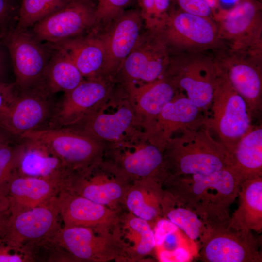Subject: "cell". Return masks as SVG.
Here are the masks:
<instances>
[{"mask_svg":"<svg viewBox=\"0 0 262 262\" xmlns=\"http://www.w3.org/2000/svg\"><path fill=\"white\" fill-rule=\"evenodd\" d=\"M177 200L193 210L208 228L229 226V208L242 181L229 168L208 174L168 175L164 182Z\"/></svg>","mask_w":262,"mask_h":262,"instance_id":"cell-1","label":"cell"},{"mask_svg":"<svg viewBox=\"0 0 262 262\" xmlns=\"http://www.w3.org/2000/svg\"><path fill=\"white\" fill-rule=\"evenodd\" d=\"M210 131L205 126L184 129L169 140L163 151L168 175L208 174L229 168L227 150Z\"/></svg>","mask_w":262,"mask_h":262,"instance_id":"cell-2","label":"cell"},{"mask_svg":"<svg viewBox=\"0 0 262 262\" xmlns=\"http://www.w3.org/2000/svg\"><path fill=\"white\" fill-rule=\"evenodd\" d=\"M210 108L204 125L216 132L229 154L254 125L245 101L219 67Z\"/></svg>","mask_w":262,"mask_h":262,"instance_id":"cell-3","label":"cell"},{"mask_svg":"<svg viewBox=\"0 0 262 262\" xmlns=\"http://www.w3.org/2000/svg\"><path fill=\"white\" fill-rule=\"evenodd\" d=\"M68 127L84 133L106 146L142 131L128 94L121 86L97 108Z\"/></svg>","mask_w":262,"mask_h":262,"instance_id":"cell-4","label":"cell"},{"mask_svg":"<svg viewBox=\"0 0 262 262\" xmlns=\"http://www.w3.org/2000/svg\"><path fill=\"white\" fill-rule=\"evenodd\" d=\"M20 138L35 139L45 145L70 174L84 172L101 162L107 146L70 127L32 131Z\"/></svg>","mask_w":262,"mask_h":262,"instance_id":"cell-5","label":"cell"},{"mask_svg":"<svg viewBox=\"0 0 262 262\" xmlns=\"http://www.w3.org/2000/svg\"><path fill=\"white\" fill-rule=\"evenodd\" d=\"M105 155L127 180L147 179L160 183L168 176L163 152L147 140L141 131L107 146Z\"/></svg>","mask_w":262,"mask_h":262,"instance_id":"cell-6","label":"cell"},{"mask_svg":"<svg viewBox=\"0 0 262 262\" xmlns=\"http://www.w3.org/2000/svg\"><path fill=\"white\" fill-rule=\"evenodd\" d=\"M159 32H142L135 47L123 61L115 78L124 88L136 87L163 77L170 57Z\"/></svg>","mask_w":262,"mask_h":262,"instance_id":"cell-7","label":"cell"},{"mask_svg":"<svg viewBox=\"0 0 262 262\" xmlns=\"http://www.w3.org/2000/svg\"><path fill=\"white\" fill-rule=\"evenodd\" d=\"M218 72L216 61L198 53H186L170 58L164 76L205 111L211 105Z\"/></svg>","mask_w":262,"mask_h":262,"instance_id":"cell-8","label":"cell"},{"mask_svg":"<svg viewBox=\"0 0 262 262\" xmlns=\"http://www.w3.org/2000/svg\"><path fill=\"white\" fill-rule=\"evenodd\" d=\"M11 60L18 90L44 84L45 71L54 51L52 45L42 43L28 30L15 28L2 39Z\"/></svg>","mask_w":262,"mask_h":262,"instance_id":"cell-9","label":"cell"},{"mask_svg":"<svg viewBox=\"0 0 262 262\" xmlns=\"http://www.w3.org/2000/svg\"><path fill=\"white\" fill-rule=\"evenodd\" d=\"M56 104L45 83L18 89L7 110L0 116V127L16 138L28 131L47 128Z\"/></svg>","mask_w":262,"mask_h":262,"instance_id":"cell-10","label":"cell"},{"mask_svg":"<svg viewBox=\"0 0 262 262\" xmlns=\"http://www.w3.org/2000/svg\"><path fill=\"white\" fill-rule=\"evenodd\" d=\"M219 38L227 41L231 51L262 58L261 5L255 0H238L219 15Z\"/></svg>","mask_w":262,"mask_h":262,"instance_id":"cell-11","label":"cell"},{"mask_svg":"<svg viewBox=\"0 0 262 262\" xmlns=\"http://www.w3.org/2000/svg\"><path fill=\"white\" fill-rule=\"evenodd\" d=\"M108 228L64 226L52 237V241L75 258L84 261L104 262L116 259L126 252L120 236Z\"/></svg>","mask_w":262,"mask_h":262,"instance_id":"cell-12","label":"cell"},{"mask_svg":"<svg viewBox=\"0 0 262 262\" xmlns=\"http://www.w3.org/2000/svg\"><path fill=\"white\" fill-rule=\"evenodd\" d=\"M168 48L186 53H198L219 44L217 25L210 18L185 12L171 11L159 32Z\"/></svg>","mask_w":262,"mask_h":262,"instance_id":"cell-13","label":"cell"},{"mask_svg":"<svg viewBox=\"0 0 262 262\" xmlns=\"http://www.w3.org/2000/svg\"><path fill=\"white\" fill-rule=\"evenodd\" d=\"M96 4L91 0L69 2L37 22L32 33L41 42L56 45L78 37L97 24Z\"/></svg>","mask_w":262,"mask_h":262,"instance_id":"cell-14","label":"cell"},{"mask_svg":"<svg viewBox=\"0 0 262 262\" xmlns=\"http://www.w3.org/2000/svg\"><path fill=\"white\" fill-rule=\"evenodd\" d=\"M127 180L109 161L103 159L82 173L73 174L66 180V189L107 207L125 199Z\"/></svg>","mask_w":262,"mask_h":262,"instance_id":"cell-15","label":"cell"},{"mask_svg":"<svg viewBox=\"0 0 262 262\" xmlns=\"http://www.w3.org/2000/svg\"><path fill=\"white\" fill-rule=\"evenodd\" d=\"M115 81L112 76L84 79L64 93L47 128L68 127L79 122L112 94Z\"/></svg>","mask_w":262,"mask_h":262,"instance_id":"cell-16","label":"cell"},{"mask_svg":"<svg viewBox=\"0 0 262 262\" xmlns=\"http://www.w3.org/2000/svg\"><path fill=\"white\" fill-rule=\"evenodd\" d=\"M200 245L205 262H261L258 240L252 231L229 227L207 228Z\"/></svg>","mask_w":262,"mask_h":262,"instance_id":"cell-17","label":"cell"},{"mask_svg":"<svg viewBox=\"0 0 262 262\" xmlns=\"http://www.w3.org/2000/svg\"><path fill=\"white\" fill-rule=\"evenodd\" d=\"M205 117L202 110L178 91L142 132L147 140L163 152L175 132L198 129L204 126Z\"/></svg>","mask_w":262,"mask_h":262,"instance_id":"cell-18","label":"cell"},{"mask_svg":"<svg viewBox=\"0 0 262 262\" xmlns=\"http://www.w3.org/2000/svg\"><path fill=\"white\" fill-rule=\"evenodd\" d=\"M261 58L231 51L216 61L244 99L252 119L259 115L262 110Z\"/></svg>","mask_w":262,"mask_h":262,"instance_id":"cell-19","label":"cell"},{"mask_svg":"<svg viewBox=\"0 0 262 262\" xmlns=\"http://www.w3.org/2000/svg\"><path fill=\"white\" fill-rule=\"evenodd\" d=\"M60 209L57 196L9 217L3 235L7 245L15 248L26 242L52 237L59 229Z\"/></svg>","mask_w":262,"mask_h":262,"instance_id":"cell-20","label":"cell"},{"mask_svg":"<svg viewBox=\"0 0 262 262\" xmlns=\"http://www.w3.org/2000/svg\"><path fill=\"white\" fill-rule=\"evenodd\" d=\"M112 21L101 35L105 51L103 74L114 78L136 44L142 33L143 21L139 10L133 9L125 10Z\"/></svg>","mask_w":262,"mask_h":262,"instance_id":"cell-21","label":"cell"},{"mask_svg":"<svg viewBox=\"0 0 262 262\" xmlns=\"http://www.w3.org/2000/svg\"><path fill=\"white\" fill-rule=\"evenodd\" d=\"M66 178L30 177L16 173L7 183L11 215L33 208L55 196Z\"/></svg>","mask_w":262,"mask_h":262,"instance_id":"cell-22","label":"cell"},{"mask_svg":"<svg viewBox=\"0 0 262 262\" xmlns=\"http://www.w3.org/2000/svg\"><path fill=\"white\" fill-rule=\"evenodd\" d=\"M57 198L64 226L109 228L115 225V211L67 189H62Z\"/></svg>","mask_w":262,"mask_h":262,"instance_id":"cell-23","label":"cell"},{"mask_svg":"<svg viewBox=\"0 0 262 262\" xmlns=\"http://www.w3.org/2000/svg\"><path fill=\"white\" fill-rule=\"evenodd\" d=\"M123 88L128 94L142 131L179 91L165 76L142 85Z\"/></svg>","mask_w":262,"mask_h":262,"instance_id":"cell-24","label":"cell"},{"mask_svg":"<svg viewBox=\"0 0 262 262\" xmlns=\"http://www.w3.org/2000/svg\"><path fill=\"white\" fill-rule=\"evenodd\" d=\"M53 45L65 52L84 79L106 76L103 74L105 51L101 35H81Z\"/></svg>","mask_w":262,"mask_h":262,"instance_id":"cell-25","label":"cell"},{"mask_svg":"<svg viewBox=\"0 0 262 262\" xmlns=\"http://www.w3.org/2000/svg\"><path fill=\"white\" fill-rule=\"evenodd\" d=\"M16 173L36 177H67L71 175L45 145L28 138H20Z\"/></svg>","mask_w":262,"mask_h":262,"instance_id":"cell-26","label":"cell"},{"mask_svg":"<svg viewBox=\"0 0 262 262\" xmlns=\"http://www.w3.org/2000/svg\"><path fill=\"white\" fill-rule=\"evenodd\" d=\"M229 166L240 179L262 177V126L253 125L228 154Z\"/></svg>","mask_w":262,"mask_h":262,"instance_id":"cell-27","label":"cell"},{"mask_svg":"<svg viewBox=\"0 0 262 262\" xmlns=\"http://www.w3.org/2000/svg\"><path fill=\"white\" fill-rule=\"evenodd\" d=\"M239 205L230 217L229 227L261 232L262 229V177L245 180L241 184Z\"/></svg>","mask_w":262,"mask_h":262,"instance_id":"cell-28","label":"cell"},{"mask_svg":"<svg viewBox=\"0 0 262 262\" xmlns=\"http://www.w3.org/2000/svg\"><path fill=\"white\" fill-rule=\"evenodd\" d=\"M161 185L151 180H136L134 186L128 189L124 199L130 213L148 222L157 219L162 213L164 194Z\"/></svg>","mask_w":262,"mask_h":262,"instance_id":"cell-29","label":"cell"},{"mask_svg":"<svg viewBox=\"0 0 262 262\" xmlns=\"http://www.w3.org/2000/svg\"><path fill=\"white\" fill-rule=\"evenodd\" d=\"M51 45L54 51L47 66L44 82L54 95L59 92L65 93L71 91L84 79L65 52Z\"/></svg>","mask_w":262,"mask_h":262,"instance_id":"cell-30","label":"cell"},{"mask_svg":"<svg viewBox=\"0 0 262 262\" xmlns=\"http://www.w3.org/2000/svg\"><path fill=\"white\" fill-rule=\"evenodd\" d=\"M161 208L165 218L182 230L189 239L201 244L207 229L193 210L180 203L168 192L164 193Z\"/></svg>","mask_w":262,"mask_h":262,"instance_id":"cell-31","label":"cell"},{"mask_svg":"<svg viewBox=\"0 0 262 262\" xmlns=\"http://www.w3.org/2000/svg\"><path fill=\"white\" fill-rule=\"evenodd\" d=\"M131 214L124 224L125 237L132 245L127 253L137 257L147 255L155 248L153 230L149 222Z\"/></svg>","mask_w":262,"mask_h":262,"instance_id":"cell-32","label":"cell"},{"mask_svg":"<svg viewBox=\"0 0 262 262\" xmlns=\"http://www.w3.org/2000/svg\"><path fill=\"white\" fill-rule=\"evenodd\" d=\"M15 28L28 30L49 15L64 7L68 0H20Z\"/></svg>","mask_w":262,"mask_h":262,"instance_id":"cell-33","label":"cell"},{"mask_svg":"<svg viewBox=\"0 0 262 262\" xmlns=\"http://www.w3.org/2000/svg\"><path fill=\"white\" fill-rule=\"evenodd\" d=\"M139 13L147 30L159 32L170 15L171 0H138Z\"/></svg>","mask_w":262,"mask_h":262,"instance_id":"cell-34","label":"cell"},{"mask_svg":"<svg viewBox=\"0 0 262 262\" xmlns=\"http://www.w3.org/2000/svg\"><path fill=\"white\" fill-rule=\"evenodd\" d=\"M20 139L0 149V186L7 185L16 173Z\"/></svg>","mask_w":262,"mask_h":262,"instance_id":"cell-35","label":"cell"},{"mask_svg":"<svg viewBox=\"0 0 262 262\" xmlns=\"http://www.w3.org/2000/svg\"><path fill=\"white\" fill-rule=\"evenodd\" d=\"M133 0H97L95 16L97 23L112 21L131 3Z\"/></svg>","mask_w":262,"mask_h":262,"instance_id":"cell-36","label":"cell"},{"mask_svg":"<svg viewBox=\"0 0 262 262\" xmlns=\"http://www.w3.org/2000/svg\"><path fill=\"white\" fill-rule=\"evenodd\" d=\"M11 0H0V39L3 38L15 27L18 14Z\"/></svg>","mask_w":262,"mask_h":262,"instance_id":"cell-37","label":"cell"},{"mask_svg":"<svg viewBox=\"0 0 262 262\" xmlns=\"http://www.w3.org/2000/svg\"><path fill=\"white\" fill-rule=\"evenodd\" d=\"M157 252L159 260L163 262H185L193 256L186 242L170 251L157 249Z\"/></svg>","mask_w":262,"mask_h":262,"instance_id":"cell-38","label":"cell"},{"mask_svg":"<svg viewBox=\"0 0 262 262\" xmlns=\"http://www.w3.org/2000/svg\"><path fill=\"white\" fill-rule=\"evenodd\" d=\"M179 229L178 227L168 219L165 218L159 219L153 229L155 247L161 246L167 236Z\"/></svg>","mask_w":262,"mask_h":262,"instance_id":"cell-39","label":"cell"},{"mask_svg":"<svg viewBox=\"0 0 262 262\" xmlns=\"http://www.w3.org/2000/svg\"><path fill=\"white\" fill-rule=\"evenodd\" d=\"M181 10L194 15L209 17L211 9L204 0H175Z\"/></svg>","mask_w":262,"mask_h":262,"instance_id":"cell-40","label":"cell"},{"mask_svg":"<svg viewBox=\"0 0 262 262\" xmlns=\"http://www.w3.org/2000/svg\"><path fill=\"white\" fill-rule=\"evenodd\" d=\"M17 92L14 83L0 81V116L7 110Z\"/></svg>","mask_w":262,"mask_h":262,"instance_id":"cell-41","label":"cell"},{"mask_svg":"<svg viewBox=\"0 0 262 262\" xmlns=\"http://www.w3.org/2000/svg\"><path fill=\"white\" fill-rule=\"evenodd\" d=\"M8 245L0 248V262H22L30 261L29 256L17 253L12 254L10 250L13 248Z\"/></svg>","mask_w":262,"mask_h":262,"instance_id":"cell-42","label":"cell"},{"mask_svg":"<svg viewBox=\"0 0 262 262\" xmlns=\"http://www.w3.org/2000/svg\"><path fill=\"white\" fill-rule=\"evenodd\" d=\"M8 56H9L6 47L0 39V81H4L3 78L8 66Z\"/></svg>","mask_w":262,"mask_h":262,"instance_id":"cell-43","label":"cell"},{"mask_svg":"<svg viewBox=\"0 0 262 262\" xmlns=\"http://www.w3.org/2000/svg\"><path fill=\"white\" fill-rule=\"evenodd\" d=\"M10 202L8 196L7 184L0 186V213H9Z\"/></svg>","mask_w":262,"mask_h":262,"instance_id":"cell-44","label":"cell"},{"mask_svg":"<svg viewBox=\"0 0 262 262\" xmlns=\"http://www.w3.org/2000/svg\"><path fill=\"white\" fill-rule=\"evenodd\" d=\"M5 213H0V234L3 235L4 234L7 225L8 223L9 217L7 218Z\"/></svg>","mask_w":262,"mask_h":262,"instance_id":"cell-45","label":"cell"},{"mask_svg":"<svg viewBox=\"0 0 262 262\" xmlns=\"http://www.w3.org/2000/svg\"><path fill=\"white\" fill-rule=\"evenodd\" d=\"M208 6L211 8H213L217 6V0H204Z\"/></svg>","mask_w":262,"mask_h":262,"instance_id":"cell-46","label":"cell"},{"mask_svg":"<svg viewBox=\"0 0 262 262\" xmlns=\"http://www.w3.org/2000/svg\"><path fill=\"white\" fill-rule=\"evenodd\" d=\"M75 0H68V1L69 2L73 1H75ZM91 0L93 1V0Z\"/></svg>","mask_w":262,"mask_h":262,"instance_id":"cell-47","label":"cell"}]
</instances>
